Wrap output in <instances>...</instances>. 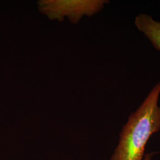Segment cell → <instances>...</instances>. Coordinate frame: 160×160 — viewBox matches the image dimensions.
I'll use <instances>...</instances> for the list:
<instances>
[{"label": "cell", "instance_id": "obj_1", "mask_svg": "<svg viewBox=\"0 0 160 160\" xmlns=\"http://www.w3.org/2000/svg\"><path fill=\"white\" fill-rule=\"evenodd\" d=\"M160 94L159 81L137 110L129 115L112 160H142L149 139L160 130Z\"/></svg>", "mask_w": 160, "mask_h": 160}, {"label": "cell", "instance_id": "obj_2", "mask_svg": "<svg viewBox=\"0 0 160 160\" xmlns=\"http://www.w3.org/2000/svg\"><path fill=\"white\" fill-rule=\"evenodd\" d=\"M106 0H44L39 1L40 12L45 14L51 20L62 21L67 16L72 23H78L83 16H92L100 12Z\"/></svg>", "mask_w": 160, "mask_h": 160}, {"label": "cell", "instance_id": "obj_3", "mask_svg": "<svg viewBox=\"0 0 160 160\" xmlns=\"http://www.w3.org/2000/svg\"><path fill=\"white\" fill-rule=\"evenodd\" d=\"M135 25L138 30L148 39L155 49L160 51V22L152 16L141 13L135 18Z\"/></svg>", "mask_w": 160, "mask_h": 160}, {"label": "cell", "instance_id": "obj_4", "mask_svg": "<svg viewBox=\"0 0 160 160\" xmlns=\"http://www.w3.org/2000/svg\"><path fill=\"white\" fill-rule=\"evenodd\" d=\"M154 153H151V154H147L145 155V157H144V159L143 160H151V157L152 156V154Z\"/></svg>", "mask_w": 160, "mask_h": 160}]
</instances>
